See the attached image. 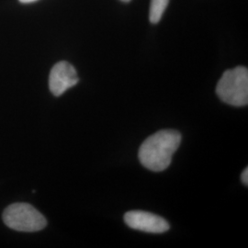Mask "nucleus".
Listing matches in <instances>:
<instances>
[{"label": "nucleus", "mask_w": 248, "mask_h": 248, "mask_svg": "<svg viewBox=\"0 0 248 248\" xmlns=\"http://www.w3.org/2000/svg\"><path fill=\"white\" fill-rule=\"evenodd\" d=\"M169 3V0H151L149 19L153 24L159 22Z\"/></svg>", "instance_id": "nucleus-6"}, {"label": "nucleus", "mask_w": 248, "mask_h": 248, "mask_svg": "<svg viewBox=\"0 0 248 248\" xmlns=\"http://www.w3.org/2000/svg\"><path fill=\"white\" fill-rule=\"evenodd\" d=\"M241 179H242V182L246 185V186H248V169H245L244 171H243V173H242V175H241Z\"/></svg>", "instance_id": "nucleus-7"}, {"label": "nucleus", "mask_w": 248, "mask_h": 248, "mask_svg": "<svg viewBox=\"0 0 248 248\" xmlns=\"http://www.w3.org/2000/svg\"><path fill=\"white\" fill-rule=\"evenodd\" d=\"M121 1H123V2H126V3H127V2H130L131 0H121Z\"/></svg>", "instance_id": "nucleus-9"}, {"label": "nucleus", "mask_w": 248, "mask_h": 248, "mask_svg": "<svg viewBox=\"0 0 248 248\" xmlns=\"http://www.w3.org/2000/svg\"><path fill=\"white\" fill-rule=\"evenodd\" d=\"M181 142V134L175 130H162L152 134L139 149V160L145 169L161 172L169 168L172 156Z\"/></svg>", "instance_id": "nucleus-1"}, {"label": "nucleus", "mask_w": 248, "mask_h": 248, "mask_svg": "<svg viewBox=\"0 0 248 248\" xmlns=\"http://www.w3.org/2000/svg\"><path fill=\"white\" fill-rule=\"evenodd\" d=\"M124 222L132 229L151 233H163L170 228L169 222L164 218L143 211H131L125 213Z\"/></svg>", "instance_id": "nucleus-4"}, {"label": "nucleus", "mask_w": 248, "mask_h": 248, "mask_svg": "<svg viewBox=\"0 0 248 248\" xmlns=\"http://www.w3.org/2000/svg\"><path fill=\"white\" fill-rule=\"evenodd\" d=\"M3 221L13 230L27 232L43 230L47 225L44 215L28 203L9 206L3 213Z\"/></svg>", "instance_id": "nucleus-3"}, {"label": "nucleus", "mask_w": 248, "mask_h": 248, "mask_svg": "<svg viewBox=\"0 0 248 248\" xmlns=\"http://www.w3.org/2000/svg\"><path fill=\"white\" fill-rule=\"evenodd\" d=\"M79 81L77 70L71 63L61 61L53 65L49 77V88L55 97L76 86Z\"/></svg>", "instance_id": "nucleus-5"}, {"label": "nucleus", "mask_w": 248, "mask_h": 248, "mask_svg": "<svg viewBox=\"0 0 248 248\" xmlns=\"http://www.w3.org/2000/svg\"><path fill=\"white\" fill-rule=\"evenodd\" d=\"M37 0H19V2L21 3H24V4H29V3H32V2H35Z\"/></svg>", "instance_id": "nucleus-8"}, {"label": "nucleus", "mask_w": 248, "mask_h": 248, "mask_svg": "<svg viewBox=\"0 0 248 248\" xmlns=\"http://www.w3.org/2000/svg\"><path fill=\"white\" fill-rule=\"evenodd\" d=\"M216 94L222 102L233 107L248 103V70L237 66L224 72L216 87Z\"/></svg>", "instance_id": "nucleus-2"}]
</instances>
